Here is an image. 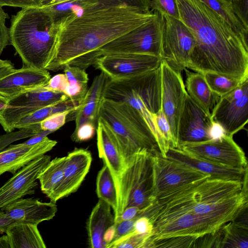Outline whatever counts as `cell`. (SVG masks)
<instances>
[{"label":"cell","instance_id":"9","mask_svg":"<svg viewBox=\"0 0 248 248\" xmlns=\"http://www.w3.org/2000/svg\"><path fill=\"white\" fill-rule=\"evenodd\" d=\"M162 19L158 13L152 20L105 45L99 51L101 56L133 53L160 57Z\"/></svg>","mask_w":248,"mask_h":248},{"label":"cell","instance_id":"33","mask_svg":"<svg viewBox=\"0 0 248 248\" xmlns=\"http://www.w3.org/2000/svg\"><path fill=\"white\" fill-rule=\"evenodd\" d=\"M203 75L210 89L219 97L228 93L243 83L235 79L214 73L207 72Z\"/></svg>","mask_w":248,"mask_h":248},{"label":"cell","instance_id":"17","mask_svg":"<svg viewBox=\"0 0 248 248\" xmlns=\"http://www.w3.org/2000/svg\"><path fill=\"white\" fill-rule=\"evenodd\" d=\"M213 124L211 116L187 94L179 122L178 148L184 143L211 140L210 133Z\"/></svg>","mask_w":248,"mask_h":248},{"label":"cell","instance_id":"49","mask_svg":"<svg viewBox=\"0 0 248 248\" xmlns=\"http://www.w3.org/2000/svg\"><path fill=\"white\" fill-rule=\"evenodd\" d=\"M14 69L13 64L10 61L0 59V78L12 72Z\"/></svg>","mask_w":248,"mask_h":248},{"label":"cell","instance_id":"3","mask_svg":"<svg viewBox=\"0 0 248 248\" xmlns=\"http://www.w3.org/2000/svg\"><path fill=\"white\" fill-rule=\"evenodd\" d=\"M242 185L240 181L204 177L160 196L146 212H188L201 216L239 209L248 202L241 192Z\"/></svg>","mask_w":248,"mask_h":248},{"label":"cell","instance_id":"24","mask_svg":"<svg viewBox=\"0 0 248 248\" xmlns=\"http://www.w3.org/2000/svg\"><path fill=\"white\" fill-rule=\"evenodd\" d=\"M109 78L103 72L96 76L80 105L77 110L72 111L67 118L75 120L77 129L86 122L93 123L96 126L99 118V111L104 98V92Z\"/></svg>","mask_w":248,"mask_h":248},{"label":"cell","instance_id":"44","mask_svg":"<svg viewBox=\"0 0 248 248\" xmlns=\"http://www.w3.org/2000/svg\"><path fill=\"white\" fill-rule=\"evenodd\" d=\"M153 225L147 217L141 216L137 217L133 232L137 233H152L153 234Z\"/></svg>","mask_w":248,"mask_h":248},{"label":"cell","instance_id":"13","mask_svg":"<svg viewBox=\"0 0 248 248\" xmlns=\"http://www.w3.org/2000/svg\"><path fill=\"white\" fill-rule=\"evenodd\" d=\"M160 57L140 53H113L103 55L95 64L96 68L110 79L130 78L158 68Z\"/></svg>","mask_w":248,"mask_h":248},{"label":"cell","instance_id":"21","mask_svg":"<svg viewBox=\"0 0 248 248\" xmlns=\"http://www.w3.org/2000/svg\"><path fill=\"white\" fill-rule=\"evenodd\" d=\"M50 78L47 70L23 66L0 78V95L7 100L24 92L45 86Z\"/></svg>","mask_w":248,"mask_h":248},{"label":"cell","instance_id":"31","mask_svg":"<svg viewBox=\"0 0 248 248\" xmlns=\"http://www.w3.org/2000/svg\"><path fill=\"white\" fill-rule=\"evenodd\" d=\"M96 193L99 199L111 206L115 215L118 208L117 191L111 173L104 163L96 177Z\"/></svg>","mask_w":248,"mask_h":248},{"label":"cell","instance_id":"19","mask_svg":"<svg viewBox=\"0 0 248 248\" xmlns=\"http://www.w3.org/2000/svg\"><path fill=\"white\" fill-rule=\"evenodd\" d=\"M57 143L46 136L41 142L32 145L23 143L10 145L0 151V176L6 172L14 174L32 160L51 150Z\"/></svg>","mask_w":248,"mask_h":248},{"label":"cell","instance_id":"34","mask_svg":"<svg viewBox=\"0 0 248 248\" xmlns=\"http://www.w3.org/2000/svg\"><path fill=\"white\" fill-rule=\"evenodd\" d=\"M19 129L18 131H13L0 136V151L15 141L31 137L43 131L40 123Z\"/></svg>","mask_w":248,"mask_h":248},{"label":"cell","instance_id":"25","mask_svg":"<svg viewBox=\"0 0 248 248\" xmlns=\"http://www.w3.org/2000/svg\"><path fill=\"white\" fill-rule=\"evenodd\" d=\"M111 206L99 199L93 208L87 221L88 242L92 248H107L104 235L111 226L115 224L114 215Z\"/></svg>","mask_w":248,"mask_h":248},{"label":"cell","instance_id":"41","mask_svg":"<svg viewBox=\"0 0 248 248\" xmlns=\"http://www.w3.org/2000/svg\"><path fill=\"white\" fill-rule=\"evenodd\" d=\"M231 3L234 14L248 31V0H232Z\"/></svg>","mask_w":248,"mask_h":248},{"label":"cell","instance_id":"20","mask_svg":"<svg viewBox=\"0 0 248 248\" xmlns=\"http://www.w3.org/2000/svg\"><path fill=\"white\" fill-rule=\"evenodd\" d=\"M166 157L182 162L210 176L223 181L242 182L245 168L231 167L196 156L179 148H170ZM248 166V165H247Z\"/></svg>","mask_w":248,"mask_h":248},{"label":"cell","instance_id":"6","mask_svg":"<svg viewBox=\"0 0 248 248\" xmlns=\"http://www.w3.org/2000/svg\"><path fill=\"white\" fill-rule=\"evenodd\" d=\"M114 133L125 162L136 153L160 154L155 138L143 117L129 105L103 98L99 111Z\"/></svg>","mask_w":248,"mask_h":248},{"label":"cell","instance_id":"52","mask_svg":"<svg viewBox=\"0 0 248 248\" xmlns=\"http://www.w3.org/2000/svg\"><path fill=\"white\" fill-rule=\"evenodd\" d=\"M0 248H11L6 234L0 237Z\"/></svg>","mask_w":248,"mask_h":248},{"label":"cell","instance_id":"46","mask_svg":"<svg viewBox=\"0 0 248 248\" xmlns=\"http://www.w3.org/2000/svg\"><path fill=\"white\" fill-rule=\"evenodd\" d=\"M142 210L136 206L128 207L125 208L121 214L115 218V223L140 217Z\"/></svg>","mask_w":248,"mask_h":248},{"label":"cell","instance_id":"14","mask_svg":"<svg viewBox=\"0 0 248 248\" xmlns=\"http://www.w3.org/2000/svg\"><path fill=\"white\" fill-rule=\"evenodd\" d=\"M152 159L153 193L156 200L174 188L209 176L182 162L164 157L160 154L153 155Z\"/></svg>","mask_w":248,"mask_h":248},{"label":"cell","instance_id":"12","mask_svg":"<svg viewBox=\"0 0 248 248\" xmlns=\"http://www.w3.org/2000/svg\"><path fill=\"white\" fill-rule=\"evenodd\" d=\"M161 106L168 122L177 148L180 117L187 94L181 71L165 61L160 64Z\"/></svg>","mask_w":248,"mask_h":248},{"label":"cell","instance_id":"37","mask_svg":"<svg viewBox=\"0 0 248 248\" xmlns=\"http://www.w3.org/2000/svg\"><path fill=\"white\" fill-rule=\"evenodd\" d=\"M72 110H67L55 113L40 123V127L43 131H49L52 132L62 127L65 123L68 115Z\"/></svg>","mask_w":248,"mask_h":248},{"label":"cell","instance_id":"38","mask_svg":"<svg viewBox=\"0 0 248 248\" xmlns=\"http://www.w3.org/2000/svg\"><path fill=\"white\" fill-rule=\"evenodd\" d=\"M97 126L91 122H86L75 129L71 136L72 140L76 142H82L92 139L94 135Z\"/></svg>","mask_w":248,"mask_h":248},{"label":"cell","instance_id":"47","mask_svg":"<svg viewBox=\"0 0 248 248\" xmlns=\"http://www.w3.org/2000/svg\"><path fill=\"white\" fill-rule=\"evenodd\" d=\"M16 223L17 222L8 217L4 211L0 210V232H5L10 227Z\"/></svg>","mask_w":248,"mask_h":248},{"label":"cell","instance_id":"48","mask_svg":"<svg viewBox=\"0 0 248 248\" xmlns=\"http://www.w3.org/2000/svg\"><path fill=\"white\" fill-rule=\"evenodd\" d=\"M51 133L52 132L49 131H42L31 136L29 140L23 142V143L27 145H32L37 144L41 142L46 137Z\"/></svg>","mask_w":248,"mask_h":248},{"label":"cell","instance_id":"40","mask_svg":"<svg viewBox=\"0 0 248 248\" xmlns=\"http://www.w3.org/2000/svg\"><path fill=\"white\" fill-rule=\"evenodd\" d=\"M88 84L68 82L64 93L69 99L81 103L87 92Z\"/></svg>","mask_w":248,"mask_h":248},{"label":"cell","instance_id":"53","mask_svg":"<svg viewBox=\"0 0 248 248\" xmlns=\"http://www.w3.org/2000/svg\"><path fill=\"white\" fill-rule=\"evenodd\" d=\"M8 107L7 99L0 95V114Z\"/></svg>","mask_w":248,"mask_h":248},{"label":"cell","instance_id":"18","mask_svg":"<svg viewBox=\"0 0 248 248\" xmlns=\"http://www.w3.org/2000/svg\"><path fill=\"white\" fill-rule=\"evenodd\" d=\"M92 156L87 149L75 148L65 156L63 175L54 191L49 197L57 201L75 192L80 186L91 167Z\"/></svg>","mask_w":248,"mask_h":248},{"label":"cell","instance_id":"10","mask_svg":"<svg viewBox=\"0 0 248 248\" xmlns=\"http://www.w3.org/2000/svg\"><path fill=\"white\" fill-rule=\"evenodd\" d=\"M68 99L64 93L52 92L44 86L21 93L7 100L8 107L0 114V124L7 133L13 131L15 125L23 117Z\"/></svg>","mask_w":248,"mask_h":248},{"label":"cell","instance_id":"36","mask_svg":"<svg viewBox=\"0 0 248 248\" xmlns=\"http://www.w3.org/2000/svg\"><path fill=\"white\" fill-rule=\"evenodd\" d=\"M151 11L180 19L176 0H150Z\"/></svg>","mask_w":248,"mask_h":248},{"label":"cell","instance_id":"30","mask_svg":"<svg viewBox=\"0 0 248 248\" xmlns=\"http://www.w3.org/2000/svg\"><path fill=\"white\" fill-rule=\"evenodd\" d=\"M80 103L67 99L59 103L41 108L20 119L15 125V129H21L40 123L50 115L67 110H77Z\"/></svg>","mask_w":248,"mask_h":248},{"label":"cell","instance_id":"1","mask_svg":"<svg viewBox=\"0 0 248 248\" xmlns=\"http://www.w3.org/2000/svg\"><path fill=\"white\" fill-rule=\"evenodd\" d=\"M75 2L77 8L57 17V41L45 70L58 71L67 65L86 70L101 56V47L152 20L158 13H145L128 5Z\"/></svg>","mask_w":248,"mask_h":248},{"label":"cell","instance_id":"32","mask_svg":"<svg viewBox=\"0 0 248 248\" xmlns=\"http://www.w3.org/2000/svg\"><path fill=\"white\" fill-rule=\"evenodd\" d=\"M226 20L236 31L248 36L247 31L226 0H199Z\"/></svg>","mask_w":248,"mask_h":248},{"label":"cell","instance_id":"39","mask_svg":"<svg viewBox=\"0 0 248 248\" xmlns=\"http://www.w3.org/2000/svg\"><path fill=\"white\" fill-rule=\"evenodd\" d=\"M63 69L68 82L88 84L89 78L85 69L69 65Z\"/></svg>","mask_w":248,"mask_h":248},{"label":"cell","instance_id":"11","mask_svg":"<svg viewBox=\"0 0 248 248\" xmlns=\"http://www.w3.org/2000/svg\"><path fill=\"white\" fill-rule=\"evenodd\" d=\"M211 118L230 136L244 129L248 122V80L220 97Z\"/></svg>","mask_w":248,"mask_h":248},{"label":"cell","instance_id":"16","mask_svg":"<svg viewBox=\"0 0 248 248\" xmlns=\"http://www.w3.org/2000/svg\"><path fill=\"white\" fill-rule=\"evenodd\" d=\"M50 159L48 155H41L13 174L0 187V209L26 195L34 194L38 177Z\"/></svg>","mask_w":248,"mask_h":248},{"label":"cell","instance_id":"7","mask_svg":"<svg viewBox=\"0 0 248 248\" xmlns=\"http://www.w3.org/2000/svg\"><path fill=\"white\" fill-rule=\"evenodd\" d=\"M148 150L140 151L126 162L114 181L118 199L116 217L126 208L136 206L145 209L155 201L153 193L152 156Z\"/></svg>","mask_w":248,"mask_h":248},{"label":"cell","instance_id":"42","mask_svg":"<svg viewBox=\"0 0 248 248\" xmlns=\"http://www.w3.org/2000/svg\"><path fill=\"white\" fill-rule=\"evenodd\" d=\"M68 81L64 74H59L50 78L47 83L44 87L47 90L57 93H64Z\"/></svg>","mask_w":248,"mask_h":248},{"label":"cell","instance_id":"5","mask_svg":"<svg viewBox=\"0 0 248 248\" xmlns=\"http://www.w3.org/2000/svg\"><path fill=\"white\" fill-rule=\"evenodd\" d=\"M104 98L126 103L136 109L146 121L158 145L155 115L162 108L160 66L130 78L109 79L104 89Z\"/></svg>","mask_w":248,"mask_h":248},{"label":"cell","instance_id":"28","mask_svg":"<svg viewBox=\"0 0 248 248\" xmlns=\"http://www.w3.org/2000/svg\"><path fill=\"white\" fill-rule=\"evenodd\" d=\"M214 248H248V226L231 220L216 233Z\"/></svg>","mask_w":248,"mask_h":248},{"label":"cell","instance_id":"35","mask_svg":"<svg viewBox=\"0 0 248 248\" xmlns=\"http://www.w3.org/2000/svg\"><path fill=\"white\" fill-rule=\"evenodd\" d=\"M152 233H137L132 232L109 244L108 248H145Z\"/></svg>","mask_w":248,"mask_h":248},{"label":"cell","instance_id":"23","mask_svg":"<svg viewBox=\"0 0 248 248\" xmlns=\"http://www.w3.org/2000/svg\"><path fill=\"white\" fill-rule=\"evenodd\" d=\"M96 130L99 156L108 167L114 182L125 165L120 146L112 130L100 117Z\"/></svg>","mask_w":248,"mask_h":248},{"label":"cell","instance_id":"15","mask_svg":"<svg viewBox=\"0 0 248 248\" xmlns=\"http://www.w3.org/2000/svg\"><path fill=\"white\" fill-rule=\"evenodd\" d=\"M178 148L196 156L231 167L244 168L248 165L243 149L234 141L232 136L226 134L216 139L184 143Z\"/></svg>","mask_w":248,"mask_h":248},{"label":"cell","instance_id":"27","mask_svg":"<svg viewBox=\"0 0 248 248\" xmlns=\"http://www.w3.org/2000/svg\"><path fill=\"white\" fill-rule=\"evenodd\" d=\"M38 225L16 223L6 231L11 248H46Z\"/></svg>","mask_w":248,"mask_h":248},{"label":"cell","instance_id":"8","mask_svg":"<svg viewBox=\"0 0 248 248\" xmlns=\"http://www.w3.org/2000/svg\"><path fill=\"white\" fill-rule=\"evenodd\" d=\"M160 15L162 38L160 57L172 68L182 72L187 67L196 46L195 39L180 19Z\"/></svg>","mask_w":248,"mask_h":248},{"label":"cell","instance_id":"51","mask_svg":"<svg viewBox=\"0 0 248 248\" xmlns=\"http://www.w3.org/2000/svg\"><path fill=\"white\" fill-rule=\"evenodd\" d=\"M242 193L246 197H248V166L245 168L244 176L242 180Z\"/></svg>","mask_w":248,"mask_h":248},{"label":"cell","instance_id":"43","mask_svg":"<svg viewBox=\"0 0 248 248\" xmlns=\"http://www.w3.org/2000/svg\"><path fill=\"white\" fill-rule=\"evenodd\" d=\"M8 18V14L0 7V55L10 43L9 28L5 25L6 19Z\"/></svg>","mask_w":248,"mask_h":248},{"label":"cell","instance_id":"29","mask_svg":"<svg viewBox=\"0 0 248 248\" xmlns=\"http://www.w3.org/2000/svg\"><path fill=\"white\" fill-rule=\"evenodd\" d=\"M65 156L56 157L39 174L38 180L43 193L49 198L61 182L63 175Z\"/></svg>","mask_w":248,"mask_h":248},{"label":"cell","instance_id":"54","mask_svg":"<svg viewBox=\"0 0 248 248\" xmlns=\"http://www.w3.org/2000/svg\"><path fill=\"white\" fill-rule=\"evenodd\" d=\"M227 0V1H230V2H231V1H232V0Z\"/></svg>","mask_w":248,"mask_h":248},{"label":"cell","instance_id":"50","mask_svg":"<svg viewBox=\"0 0 248 248\" xmlns=\"http://www.w3.org/2000/svg\"><path fill=\"white\" fill-rule=\"evenodd\" d=\"M77 0H41V2L42 6L49 7Z\"/></svg>","mask_w":248,"mask_h":248},{"label":"cell","instance_id":"22","mask_svg":"<svg viewBox=\"0 0 248 248\" xmlns=\"http://www.w3.org/2000/svg\"><path fill=\"white\" fill-rule=\"evenodd\" d=\"M17 223L38 225L53 218L57 211L56 203L42 202L38 199L20 198L0 209Z\"/></svg>","mask_w":248,"mask_h":248},{"label":"cell","instance_id":"26","mask_svg":"<svg viewBox=\"0 0 248 248\" xmlns=\"http://www.w3.org/2000/svg\"><path fill=\"white\" fill-rule=\"evenodd\" d=\"M185 84L190 97L205 112L211 116L212 111L220 97L209 88L203 75L197 72H190L187 68Z\"/></svg>","mask_w":248,"mask_h":248},{"label":"cell","instance_id":"4","mask_svg":"<svg viewBox=\"0 0 248 248\" xmlns=\"http://www.w3.org/2000/svg\"><path fill=\"white\" fill-rule=\"evenodd\" d=\"M9 36L23 66L45 69L57 41L56 15L48 7L22 8L12 17Z\"/></svg>","mask_w":248,"mask_h":248},{"label":"cell","instance_id":"2","mask_svg":"<svg viewBox=\"0 0 248 248\" xmlns=\"http://www.w3.org/2000/svg\"><path fill=\"white\" fill-rule=\"evenodd\" d=\"M176 2L180 20L196 40L187 68L248 80V36L199 0Z\"/></svg>","mask_w":248,"mask_h":248},{"label":"cell","instance_id":"45","mask_svg":"<svg viewBox=\"0 0 248 248\" xmlns=\"http://www.w3.org/2000/svg\"><path fill=\"white\" fill-rule=\"evenodd\" d=\"M8 6L23 8L29 6H42L41 0H0V7Z\"/></svg>","mask_w":248,"mask_h":248}]
</instances>
